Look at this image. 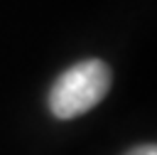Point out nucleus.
Returning <instances> with one entry per match:
<instances>
[{"label":"nucleus","mask_w":157,"mask_h":155,"mask_svg":"<svg viewBox=\"0 0 157 155\" xmlns=\"http://www.w3.org/2000/svg\"><path fill=\"white\" fill-rule=\"evenodd\" d=\"M125 155H157V148L155 145H137V148H132Z\"/></svg>","instance_id":"f03ea898"},{"label":"nucleus","mask_w":157,"mask_h":155,"mask_svg":"<svg viewBox=\"0 0 157 155\" xmlns=\"http://www.w3.org/2000/svg\"><path fill=\"white\" fill-rule=\"evenodd\" d=\"M110 89V69L101 59H86L66 69L49 91V111L56 118H76L105 98Z\"/></svg>","instance_id":"f257e3e1"}]
</instances>
